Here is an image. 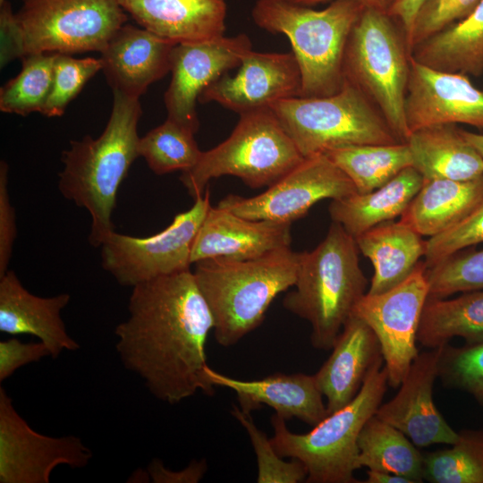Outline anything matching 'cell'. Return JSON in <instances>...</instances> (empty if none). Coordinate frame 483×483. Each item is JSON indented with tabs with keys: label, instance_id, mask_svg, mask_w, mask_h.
<instances>
[{
	"label": "cell",
	"instance_id": "cell-27",
	"mask_svg": "<svg viewBox=\"0 0 483 483\" xmlns=\"http://www.w3.org/2000/svg\"><path fill=\"white\" fill-rule=\"evenodd\" d=\"M482 201L483 175L467 181L423 179L401 220L431 238L459 224Z\"/></svg>",
	"mask_w": 483,
	"mask_h": 483
},
{
	"label": "cell",
	"instance_id": "cell-43",
	"mask_svg": "<svg viewBox=\"0 0 483 483\" xmlns=\"http://www.w3.org/2000/svg\"><path fill=\"white\" fill-rule=\"evenodd\" d=\"M8 165L0 163V277L8 271L17 229L15 211L11 204L7 183Z\"/></svg>",
	"mask_w": 483,
	"mask_h": 483
},
{
	"label": "cell",
	"instance_id": "cell-32",
	"mask_svg": "<svg viewBox=\"0 0 483 483\" xmlns=\"http://www.w3.org/2000/svg\"><path fill=\"white\" fill-rule=\"evenodd\" d=\"M325 155L349 177L359 193L374 191L412 166L406 142L347 145Z\"/></svg>",
	"mask_w": 483,
	"mask_h": 483
},
{
	"label": "cell",
	"instance_id": "cell-40",
	"mask_svg": "<svg viewBox=\"0 0 483 483\" xmlns=\"http://www.w3.org/2000/svg\"><path fill=\"white\" fill-rule=\"evenodd\" d=\"M480 0H424L415 16L407 44L410 53L419 44L469 16Z\"/></svg>",
	"mask_w": 483,
	"mask_h": 483
},
{
	"label": "cell",
	"instance_id": "cell-30",
	"mask_svg": "<svg viewBox=\"0 0 483 483\" xmlns=\"http://www.w3.org/2000/svg\"><path fill=\"white\" fill-rule=\"evenodd\" d=\"M454 337L462 338L465 344L483 342V290L463 292L453 299H428L418 342L436 348Z\"/></svg>",
	"mask_w": 483,
	"mask_h": 483
},
{
	"label": "cell",
	"instance_id": "cell-26",
	"mask_svg": "<svg viewBox=\"0 0 483 483\" xmlns=\"http://www.w3.org/2000/svg\"><path fill=\"white\" fill-rule=\"evenodd\" d=\"M355 241L374 268L369 294L386 292L404 281L427 250V241L402 220L379 224Z\"/></svg>",
	"mask_w": 483,
	"mask_h": 483
},
{
	"label": "cell",
	"instance_id": "cell-1",
	"mask_svg": "<svg viewBox=\"0 0 483 483\" xmlns=\"http://www.w3.org/2000/svg\"><path fill=\"white\" fill-rule=\"evenodd\" d=\"M128 311L114 330L116 352L151 394L174 404L214 394L205 375L214 320L191 269L133 286Z\"/></svg>",
	"mask_w": 483,
	"mask_h": 483
},
{
	"label": "cell",
	"instance_id": "cell-51",
	"mask_svg": "<svg viewBox=\"0 0 483 483\" xmlns=\"http://www.w3.org/2000/svg\"><path fill=\"white\" fill-rule=\"evenodd\" d=\"M26 1V0H23V2Z\"/></svg>",
	"mask_w": 483,
	"mask_h": 483
},
{
	"label": "cell",
	"instance_id": "cell-34",
	"mask_svg": "<svg viewBox=\"0 0 483 483\" xmlns=\"http://www.w3.org/2000/svg\"><path fill=\"white\" fill-rule=\"evenodd\" d=\"M189 129L166 118L157 127L140 138L139 157H144L157 174L187 171L199 160L201 151Z\"/></svg>",
	"mask_w": 483,
	"mask_h": 483
},
{
	"label": "cell",
	"instance_id": "cell-13",
	"mask_svg": "<svg viewBox=\"0 0 483 483\" xmlns=\"http://www.w3.org/2000/svg\"><path fill=\"white\" fill-rule=\"evenodd\" d=\"M355 192L349 177L326 155L319 154L304 157L264 192L250 198L228 195L217 206L245 218L292 225L317 202Z\"/></svg>",
	"mask_w": 483,
	"mask_h": 483
},
{
	"label": "cell",
	"instance_id": "cell-39",
	"mask_svg": "<svg viewBox=\"0 0 483 483\" xmlns=\"http://www.w3.org/2000/svg\"><path fill=\"white\" fill-rule=\"evenodd\" d=\"M101 58H74L56 54L50 93L40 113L48 117L61 116L68 104L86 82L102 70Z\"/></svg>",
	"mask_w": 483,
	"mask_h": 483
},
{
	"label": "cell",
	"instance_id": "cell-36",
	"mask_svg": "<svg viewBox=\"0 0 483 483\" xmlns=\"http://www.w3.org/2000/svg\"><path fill=\"white\" fill-rule=\"evenodd\" d=\"M426 275L430 299L483 290V249L473 246L458 250L427 267Z\"/></svg>",
	"mask_w": 483,
	"mask_h": 483
},
{
	"label": "cell",
	"instance_id": "cell-8",
	"mask_svg": "<svg viewBox=\"0 0 483 483\" xmlns=\"http://www.w3.org/2000/svg\"><path fill=\"white\" fill-rule=\"evenodd\" d=\"M303 159L270 108H265L240 114L230 136L203 151L180 180L194 199L211 179L223 175L238 177L251 188L269 187Z\"/></svg>",
	"mask_w": 483,
	"mask_h": 483
},
{
	"label": "cell",
	"instance_id": "cell-18",
	"mask_svg": "<svg viewBox=\"0 0 483 483\" xmlns=\"http://www.w3.org/2000/svg\"><path fill=\"white\" fill-rule=\"evenodd\" d=\"M441 348L419 353L397 394L381 404L375 414L402 431L419 447L453 445L459 438V432L447 423L433 400Z\"/></svg>",
	"mask_w": 483,
	"mask_h": 483
},
{
	"label": "cell",
	"instance_id": "cell-37",
	"mask_svg": "<svg viewBox=\"0 0 483 483\" xmlns=\"http://www.w3.org/2000/svg\"><path fill=\"white\" fill-rule=\"evenodd\" d=\"M231 414L247 432L258 462V483H298L306 481L308 472L303 463L292 459L286 462L275 451L270 438L254 423L250 412L233 405Z\"/></svg>",
	"mask_w": 483,
	"mask_h": 483
},
{
	"label": "cell",
	"instance_id": "cell-48",
	"mask_svg": "<svg viewBox=\"0 0 483 483\" xmlns=\"http://www.w3.org/2000/svg\"><path fill=\"white\" fill-rule=\"evenodd\" d=\"M365 483H414L411 479L386 471L368 470Z\"/></svg>",
	"mask_w": 483,
	"mask_h": 483
},
{
	"label": "cell",
	"instance_id": "cell-50",
	"mask_svg": "<svg viewBox=\"0 0 483 483\" xmlns=\"http://www.w3.org/2000/svg\"><path fill=\"white\" fill-rule=\"evenodd\" d=\"M5 0H0V4H2Z\"/></svg>",
	"mask_w": 483,
	"mask_h": 483
},
{
	"label": "cell",
	"instance_id": "cell-10",
	"mask_svg": "<svg viewBox=\"0 0 483 483\" xmlns=\"http://www.w3.org/2000/svg\"><path fill=\"white\" fill-rule=\"evenodd\" d=\"M15 18L24 57L101 53L127 14L120 0H26Z\"/></svg>",
	"mask_w": 483,
	"mask_h": 483
},
{
	"label": "cell",
	"instance_id": "cell-28",
	"mask_svg": "<svg viewBox=\"0 0 483 483\" xmlns=\"http://www.w3.org/2000/svg\"><path fill=\"white\" fill-rule=\"evenodd\" d=\"M422 182V175L409 166L374 191L332 200L328 208L332 222L340 224L356 238L379 224L402 216Z\"/></svg>",
	"mask_w": 483,
	"mask_h": 483
},
{
	"label": "cell",
	"instance_id": "cell-14",
	"mask_svg": "<svg viewBox=\"0 0 483 483\" xmlns=\"http://www.w3.org/2000/svg\"><path fill=\"white\" fill-rule=\"evenodd\" d=\"M92 453L75 436H49L35 431L0 387V482L48 483L54 469L87 466Z\"/></svg>",
	"mask_w": 483,
	"mask_h": 483
},
{
	"label": "cell",
	"instance_id": "cell-7",
	"mask_svg": "<svg viewBox=\"0 0 483 483\" xmlns=\"http://www.w3.org/2000/svg\"><path fill=\"white\" fill-rule=\"evenodd\" d=\"M410 64L411 53L398 21L388 13L365 8L347 41L344 80L377 106L402 142L411 133L404 109Z\"/></svg>",
	"mask_w": 483,
	"mask_h": 483
},
{
	"label": "cell",
	"instance_id": "cell-5",
	"mask_svg": "<svg viewBox=\"0 0 483 483\" xmlns=\"http://www.w3.org/2000/svg\"><path fill=\"white\" fill-rule=\"evenodd\" d=\"M364 9L351 0L332 1L323 10L288 0H257L251 14L259 28L289 38L301 74L299 97H313L342 89L347 41Z\"/></svg>",
	"mask_w": 483,
	"mask_h": 483
},
{
	"label": "cell",
	"instance_id": "cell-19",
	"mask_svg": "<svg viewBox=\"0 0 483 483\" xmlns=\"http://www.w3.org/2000/svg\"><path fill=\"white\" fill-rule=\"evenodd\" d=\"M291 224L255 220L210 206L194 239L191 261L250 259L291 246Z\"/></svg>",
	"mask_w": 483,
	"mask_h": 483
},
{
	"label": "cell",
	"instance_id": "cell-16",
	"mask_svg": "<svg viewBox=\"0 0 483 483\" xmlns=\"http://www.w3.org/2000/svg\"><path fill=\"white\" fill-rule=\"evenodd\" d=\"M301 74L293 53L250 50L233 76L225 73L199 95V103L216 102L236 113L270 108L283 99L299 97Z\"/></svg>",
	"mask_w": 483,
	"mask_h": 483
},
{
	"label": "cell",
	"instance_id": "cell-49",
	"mask_svg": "<svg viewBox=\"0 0 483 483\" xmlns=\"http://www.w3.org/2000/svg\"><path fill=\"white\" fill-rule=\"evenodd\" d=\"M461 133L483 157V134L463 129H461Z\"/></svg>",
	"mask_w": 483,
	"mask_h": 483
},
{
	"label": "cell",
	"instance_id": "cell-12",
	"mask_svg": "<svg viewBox=\"0 0 483 483\" xmlns=\"http://www.w3.org/2000/svg\"><path fill=\"white\" fill-rule=\"evenodd\" d=\"M427 267L414 271L394 288L377 294L366 292L352 314L374 331L388 375V386L397 388L419 355L416 345L424 306L428 299Z\"/></svg>",
	"mask_w": 483,
	"mask_h": 483
},
{
	"label": "cell",
	"instance_id": "cell-45",
	"mask_svg": "<svg viewBox=\"0 0 483 483\" xmlns=\"http://www.w3.org/2000/svg\"><path fill=\"white\" fill-rule=\"evenodd\" d=\"M148 474L156 483H197L207 471L205 460L192 461L182 470L174 471L167 469L158 459H153L148 464Z\"/></svg>",
	"mask_w": 483,
	"mask_h": 483
},
{
	"label": "cell",
	"instance_id": "cell-38",
	"mask_svg": "<svg viewBox=\"0 0 483 483\" xmlns=\"http://www.w3.org/2000/svg\"><path fill=\"white\" fill-rule=\"evenodd\" d=\"M438 377L445 386L466 392L483 406V342L442 346Z\"/></svg>",
	"mask_w": 483,
	"mask_h": 483
},
{
	"label": "cell",
	"instance_id": "cell-41",
	"mask_svg": "<svg viewBox=\"0 0 483 483\" xmlns=\"http://www.w3.org/2000/svg\"><path fill=\"white\" fill-rule=\"evenodd\" d=\"M483 243V201L451 229L428 238L425 265L430 267L451 254Z\"/></svg>",
	"mask_w": 483,
	"mask_h": 483
},
{
	"label": "cell",
	"instance_id": "cell-42",
	"mask_svg": "<svg viewBox=\"0 0 483 483\" xmlns=\"http://www.w3.org/2000/svg\"><path fill=\"white\" fill-rule=\"evenodd\" d=\"M50 356L47 345L38 343H23L12 337L0 342V382L10 377L18 369Z\"/></svg>",
	"mask_w": 483,
	"mask_h": 483
},
{
	"label": "cell",
	"instance_id": "cell-33",
	"mask_svg": "<svg viewBox=\"0 0 483 483\" xmlns=\"http://www.w3.org/2000/svg\"><path fill=\"white\" fill-rule=\"evenodd\" d=\"M451 445L423 456V479L432 483H483V430L462 429Z\"/></svg>",
	"mask_w": 483,
	"mask_h": 483
},
{
	"label": "cell",
	"instance_id": "cell-46",
	"mask_svg": "<svg viewBox=\"0 0 483 483\" xmlns=\"http://www.w3.org/2000/svg\"><path fill=\"white\" fill-rule=\"evenodd\" d=\"M423 1L424 0H396L389 13V14L396 19L402 27L406 44H408L411 35L415 16Z\"/></svg>",
	"mask_w": 483,
	"mask_h": 483
},
{
	"label": "cell",
	"instance_id": "cell-2",
	"mask_svg": "<svg viewBox=\"0 0 483 483\" xmlns=\"http://www.w3.org/2000/svg\"><path fill=\"white\" fill-rule=\"evenodd\" d=\"M109 120L101 135L72 140L62 153L60 193L85 208L91 218L89 242L100 247L114 231L112 215L116 195L128 170L139 157L137 125L141 114L139 98L113 90Z\"/></svg>",
	"mask_w": 483,
	"mask_h": 483
},
{
	"label": "cell",
	"instance_id": "cell-17",
	"mask_svg": "<svg viewBox=\"0 0 483 483\" xmlns=\"http://www.w3.org/2000/svg\"><path fill=\"white\" fill-rule=\"evenodd\" d=\"M404 109L410 132L444 123L483 129V90L465 74L432 69L411 55Z\"/></svg>",
	"mask_w": 483,
	"mask_h": 483
},
{
	"label": "cell",
	"instance_id": "cell-3",
	"mask_svg": "<svg viewBox=\"0 0 483 483\" xmlns=\"http://www.w3.org/2000/svg\"><path fill=\"white\" fill-rule=\"evenodd\" d=\"M300 252L291 247L250 259L209 258L195 263L198 287L214 320L218 344H236L256 329L275 298L293 286Z\"/></svg>",
	"mask_w": 483,
	"mask_h": 483
},
{
	"label": "cell",
	"instance_id": "cell-29",
	"mask_svg": "<svg viewBox=\"0 0 483 483\" xmlns=\"http://www.w3.org/2000/svg\"><path fill=\"white\" fill-rule=\"evenodd\" d=\"M411 55L432 69L480 76L483 73V0L465 19L417 45Z\"/></svg>",
	"mask_w": 483,
	"mask_h": 483
},
{
	"label": "cell",
	"instance_id": "cell-23",
	"mask_svg": "<svg viewBox=\"0 0 483 483\" xmlns=\"http://www.w3.org/2000/svg\"><path fill=\"white\" fill-rule=\"evenodd\" d=\"M331 350L328 359L314 375L326 399L328 414L344 407L357 395L373 365L383 358L374 331L353 314Z\"/></svg>",
	"mask_w": 483,
	"mask_h": 483
},
{
	"label": "cell",
	"instance_id": "cell-31",
	"mask_svg": "<svg viewBox=\"0 0 483 483\" xmlns=\"http://www.w3.org/2000/svg\"><path fill=\"white\" fill-rule=\"evenodd\" d=\"M356 467L394 473L423 481V455L395 427L376 415L364 425L358 438Z\"/></svg>",
	"mask_w": 483,
	"mask_h": 483
},
{
	"label": "cell",
	"instance_id": "cell-25",
	"mask_svg": "<svg viewBox=\"0 0 483 483\" xmlns=\"http://www.w3.org/2000/svg\"><path fill=\"white\" fill-rule=\"evenodd\" d=\"M412 167L423 179L472 180L483 175V157L456 124L444 123L411 131L406 140Z\"/></svg>",
	"mask_w": 483,
	"mask_h": 483
},
{
	"label": "cell",
	"instance_id": "cell-35",
	"mask_svg": "<svg viewBox=\"0 0 483 483\" xmlns=\"http://www.w3.org/2000/svg\"><path fill=\"white\" fill-rule=\"evenodd\" d=\"M56 54L22 57L21 72L0 90V110L22 116L41 111L51 90Z\"/></svg>",
	"mask_w": 483,
	"mask_h": 483
},
{
	"label": "cell",
	"instance_id": "cell-11",
	"mask_svg": "<svg viewBox=\"0 0 483 483\" xmlns=\"http://www.w3.org/2000/svg\"><path fill=\"white\" fill-rule=\"evenodd\" d=\"M210 206L207 189L158 233L140 238L112 232L100 246L103 268L119 284L131 287L189 270L192 244Z\"/></svg>",
	"mask_w": 483,
	"mask_h": 483
},
{
	"label": "cell",
	"instance_id": "cell-21",
	"mask_svg": "<svg viewBox=\"0 0 483 483\" xmlns=\"http://www.w3.org/2000/svg\"><path fill=\"white\" fill-rule=\"evenodd\" d=\"M174 45L144 28L123 24L101 52L112 90L139 98L171 70Z\"/></svg>",
	"mask_w": 483,
	"mask_h": 483
},
{
	"label": "cell",
	"instance_id": "cell-44",
	"mask_svg": "<svg viewBox=\"0 0 483 483\" xmlns=\"http://www.w3.org/2000/svg\"><path fill=\"white\" fill-rule=\"evenodd\" d=\"M1 31V67L10 61L23 57V52L20 38L18 24L15 13L12 12L9 2L4 1L1 4L0 12Z\"/></svg>",
	"mask_w": 483,
	"mask_h": 483
},
{
	"label": "cell",
	"instance_id": "cell-15",
	"mask_svg": "<svg viewBox=\"0 0 483 483\" xmlns=\"http://www.w3.org/2000/svg\"><path fill=\"white\" fill-rule=\"evenodd\" d=\"M250 50V39L242 33L174 45L172 79L164 97L167 118L196 133L199 126L196 111L199 95L219 77L239 67Z\"/></svg>",
	"mask_w": 483,
	"mask_h": 483
},
{
	"label": "cell",
	"instance_id": "cell-9",
	"mask_svg": "<svg viewBox=\"0 0 483 483\" xmlns=\"http://www.w3.org/2000/svg\"><path fill=\"white\" fill-rule=\"evenodd\" d=\"M303 157L347 145L400 141L377 106L344 80L326 97H293L270 106Z\"/></svg>",
	"mask_w": 483,
	"mask_h": 483
},
{
	"label": "cell",
	"instance_id": "cell-24",
	"mask_svg": "<svg viewBox=\"0 0 483 483\" xmlns=\"http://www.w3.org/2000/svg\"><path fill=\"white\" fill-rule=\"evenodd\" d=\"M142 28L174 44L224 36L225 0H120Z\"/></svg>",
	"mask_w": 483,
	"mask_h": 483
},
{
	"label": "cell",
	"instance_id": "cell-4",
	"mask_svg": "<svg viewBox=\"0 0 483 483\" xmlns=\"http://www.w3.org/2000/svg\"><path fill=\"white\" fill-rule=\"evenodd\" d=\"M359 252L355 238L335 222L314 250L300 252L294 289L284 296L283 306L309 323L310 342L318 350L333 348L367 292Z\"/></svg>",
	"mask_w": 483,
	"mask_h": 483
},
{
	"label": "cell",
	"instance_id": "cell-20",
	"mask_svg": "<svg viewBox=\"0 0 483 483\" xmlns=\"http://www.w3.org/2000/svg\"><path fill=\"white\" fill-rule=\"evenodd\" d=\"M205 375L214 386L227 387L237 396L239 407L250 412L267 405L284 419L297 418L314 427L328 411L315 376L275 373L255 380H241L206 367Z\"/></svg>",
	"mask_w": 483,
	"mask_h": 483
},
{
	"label": "cell",
	"instance_id": "cell-22",
	"mask_svg": "<svg viewBox=\"0 0 483 483\" xmlns=\"http://www.w3.org/2000/svg\"><path fill=\"white\" fill-rule=\"evenodd\" d=\"M70 300L66 292L52 297L37 296L22 285L13 270H8L0 277V331L38 337L53 359L64 351H77L80 344L68 334L61 317Z\"/></svg>",
	"mask_w": 483,
	"mask_h": 483
},
{
	"label": "cell",
	"instance_id": "cell-6",
	"mask_svg": "<svg viewBox=\"0 0 483 483\" xmlns=\"http://www.w3.org/2000/svg\"><path fill=\"white\" fill-rule=\"evenodd\" d=\"M380 358L371 368L357 395L344 407L328 414L305 434H295L278 414L271 418L270 438L283 458L298 460L305 466L310 483H356L358 438L373 417L386 392L388 375Z\"/></svg>",
	"mask_w": 483,
	"mask_h": 483
},
{
	"label": "cell",
	"instance_id": "cell-47",
	"mask_svg": "<svg viewBox=\"0 0 483 483\" xmlns=\"http://www.w3.org/2000/svg\"><path fill=\"white\" fill-rule=\"evenodd\" d=\"M297 4L311 6L318 4L326 2H332L335 0H288ZM361 4L366 9H373L382 13H390L396 0H351Z\"/></svg>",
	"mask_w": 483,
	"mask_h": 483
}]
</instances>
